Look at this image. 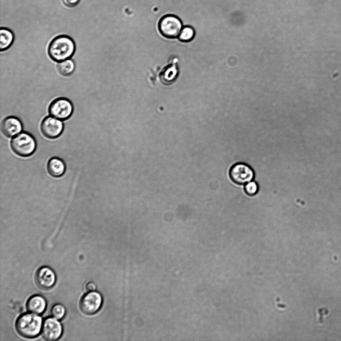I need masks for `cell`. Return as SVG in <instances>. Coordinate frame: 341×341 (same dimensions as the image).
<instances>
[{"instance_id":"obj_1","label":"cell","mask_w":341,"mask_h":341,"mask_svg":"<svg viewBox=\"0 0 341 341\" xmlns=\"http://www.w3.org/2000/svg\"><path fill=\"white\" fill-rule=\"evenodd\" d=\"M75 45L73 40L66 35L54 37L48 47L49 57L54 61L61 62L69 59L74 54Z\"/></svg>"},{"instance_id":"obj_13","label":"cell","mask_w":341,"mask_h":341,"mask_svg":"<svg viewBox=\"0 0 341 341\" xmlns=\"http://www.w3.org/2000/svg\"><path fill=\"white\" fill-rule=\"evenodd\" d=\"M65 170V164L60 159L53 157L48 161L47 171L51 176L54 177H59L64 174Z\"/></svg>"},{"instance_id":"obj_7","label":"cell","mask_w":341,"mask_h":341,"mask_svg":"<svg viewBox=\"0 0 341 341\" xmlns=\"http://www.w3.org/2000/svg\"><path fill=\"white\" fill-rule=\"evenodd\" d=\"M102 298L99 293L90 291L82 296L79 302L80 310L86 315H93L100 308Z\"/></svg>"},{"instance_id":"obj_19","label":"cell","mask_w":341,"mask_h":341,"mask_svg":"<svg viewBox=\"0 0 341 341\" xmlns=\"http://www.w3.org/2000/svg\"><path fill=\"white\" fill-rule=\"evenodd\" d=\"M80 1V0H62L64 5L68 7L76 6Z\"/></svg>"},{"instance_id":"obj_20","label":"cell","mask_w":341,"mask_h":341,"mask_svg":"<svg viewBox=\"0 0 341 341\" xmlns=\"http://www.w3.org/2000/svg\"><path fill=\"white\" fill-rule=\"evenodd\" d=\"M85 289L86 291L89 292L94 291L96 289V286L94 283L90 282L86 284Z\"/></svg>"},{"instance_id":"obj_11","label":"cell","mask_w":341,"mask_h":341,"mask_svg":"<svg viewBox=\"0 0 341 341\" xmlns=\"http://www.w3.org/2000/svg\"><path fill=\"white\" fill-rule=\"evenodd\" d=\"M22 129L20 120L14 116H8L2 120L1 130L7 137H12L18 134Z\"/></svg>"},{"instance_id":"obj_5","label":"cell","mask_w":341,"mask_h":341,"mask_svg":"<svg viewBox=\"0 0 341 341\" xmlns=\"http://www.w3.org/2000/svg\"><path fill=\"white\" fill-rule=\"evenodd\" d=\"M73 111L72 103L69 99L64 97L54 99L48 107L49 114L62 121L68 119L72 115Z\"/></svg>"},{"instance_id":"obj_6","label":"cell","mask_w":341,"mask_h":341,"mask_svg":"<svg viewBox=\"0 0 341 341\" xmlns=\"http://www.w3.org/2000/svg\"><path fill=\"white\" fill-rule=\"evenodd\" d=\"M229 175L232 180L239 185L246 184L252 181L255 176L252 168L244 163H238L232 166Z\"/></svg>"},{"instance_id":"obj_15","label":"cell","mask_w":341,"mask_h":341,"mask_svg":"<svg viewBox=\"0 0 341 341\" xmlns=\"http://www.w3.org/2000/svg\"><path fill=\"white\" fill-rule=\"evenodd\" d=\"M57 69L59 73L63 76H69L74 70L75 64L70 59L59 62L57 65Z\"/></svg>"},{"instance_id":"obj_2","label":"cell","mask_w":341,"mask_h":341,"mask_svg":"<svg viewBox=\"0 0 341 341\" xmlns=\"http://www.w3.org/2000/svg\"><path fill=\"white\" fill-rule=\"evenodd\" d=\"M42 327V319L36 314H24L19 317L15 323L18 333L21 336L32 338L38 336Z\"/></svg>"},{"instance_id":"obj_16","label":"cell","mask_w":341,"mask_h":341,"mask_svg":"<svg viewBox=\"0 0 341 341\" xmlns=\"http://www.w3.org/2000/svg\"><path fill=\"white\" fill-rule=\"evenodd\" d=\"M195 30L190 26H185L182 27L178 36L179 39L183 42H188L193 39L195 36Z\"/></svg>"},{"instance_id":"obj_9","label":"cell","mask_w":341,"mask_h":341,"mask_svg":"<svg viewBox=\"0 0 341 341\" xmlns=\"http://www.w3.org/2000/svg\"><path fill=\"white\" fill-rule=\"evenodd\" d=\"M62 328L60 323L56 319L47 318L44 321L41 334L47 341H55L60 338Z\"/></svg>"},{"instance_id":"obj_12","label":"cell","mask_w":341,"mask_h":341,"mask_svg":"<svg viewBox=\"0 0 341 341\" xmlns=\"http://www.w3.org/2000/svg\"><path fill=\"white\" fill-rule=\"evenodd\" d=\"M45 307V300L39 295H34L31 297L26 303L27 310L36 314H40L43 313Z\"/></svg>"},{"instance_id":"obj_10","label":"cell","mask_w":341,"mask_h":341,"mask_svg":"<svg viewBox=\"0 0 341 341\" xmlns=\"http://www.w3.org/2000/svg\"><path fill=\"white\" fill-rule=\"evenodd\" d=\"M35 280L39 288L46 290L53 286L55 282L56 276L51 268L48 267H42L36 271Z\"/></svg>"},{"instance_id":"obj_3","label":"cell","mask_w":341,"mask_h":341,"mask_svg":"<svg viewBox=\"0 0 341 341\" xmlns=\"http://www.w3.org/2000/svg\"><path fill=\"white\" fill-rule=\"evenodd\" d=\"M12 150L18 156L27 157L31 155L36 148V142L32 135L21 132L15 136L10 142Z\"/></svg>"},{"instance_id":"obj_4","label":"cell","mask_w":341,"mask_h":341,"mask_svg":"<svg viewBox=\"0 0 341 341\" xmlns=\"http://www.w3.org/2000/svg\"><path fill=\"white\" fill-rule=\"evenodd\" d=\"M182 26L181 19L173 14L163 16L159 20L158 25L160 33L168 38H175L178 37Z\"/></svg>"},{"instance_id":"obj_14","label":"cell","mask_w":341,"mask_h":341,"mask_svg":"<svg viewBox=\"0 0 341 341\" xmlns=\"http://www.w3.org/2000/svg\"><path fill=\"white\" fill-rule=\"evenodd\" d=\"M0 35V49L2 51L8 49L11 45L14 39V34L10 29L1 27Z\"/></svg>"},{"instance_id":"obj_17","label":"cell","mask_w":341,"mask_h":341,"mask_svg":"<svg viewBox=\"0 0 341 341\" xmlns=\"http://www.w3.org/2000/svg\"><path fill=\"white\" fill-rule=\"evenodd\" d=\"M52 316L57 320L61 319L65 313L64 307L60 304H56L52 306L50 310Z\"/></svg>"},{"instance_id":"obj_8","label":"cell","mask_w":341,"mask_h":341,"mask_svg":"<svg viewBox=\"0 0 341 341\" xmlns=\"http://www.w3.org/2000/svg\"><path fill=\"white\" fill-rule=\"evenodd\" d=\"M63 124L60 120L53 116H47L41 121L40 130L47 138L54 139L58 137L62 132Z\"/></svg>"},{"instance_id":"obj_18","label":"cell","mask_w":341,"mask_h":341,"mask_svg":"<svg viewBox=\"0 0 341 341\" xmlns=\"http://www.w3.org/2000/svg\"><path fill=\"white\" fill-rule=\"evenodd\" d=\"M244 189L248 195L253 196L258 192L259 186L256 182L252 180L246 184Z\"/></svg>"}]
</instances>
